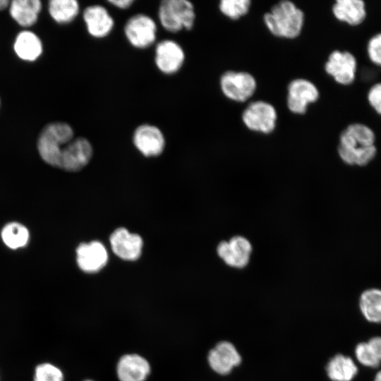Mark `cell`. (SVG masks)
Masks as SVG:
<instances>
[{"instance_id":"obj_1","label":"cell","mask_w":381,"mask_h":381,"mask_svg":"<svg viewBox=\"0 0 381 381\" xmlns=\"http://www.w3.org/2000/svg\"><path fill=\"white\" fill-rule=\"evenodd\" d=\"M304 19L303 11L290 1H279L263 17L270 32L284 39L297 37L303 30Z\"/></svg>"},{"instance_id":"obj_2","label":"cell","mask_w":381,"mask_h":381,"mask_svg":"<svg viewBox=\"0 0 381 381\" xmlns=\"http://www.w3.org/2000/svg\"><path fill=\"white\" fill-rule=\"evenodd\" d=\"M74 138L73 128L67 123H49L42 131L37 141L41 158L48 164L59 168L63 147Z\"/></svg>"},{"instance_id":"obj_3","label":"cell","mask_w":381,"mask_h":381,"mask_svg":"<svg viewBox=\"0 0 381 381\" xmlns=\"http://www.w3.org/2000/svg\"><path fill=\"white\" fill-rule=\"evenodd\" d=\"M157 17L161 26L167 32L177 33L190 30L195 23L193 4L187 0H164L159 3Z\"/></svg>"},{"instance_id":"obj_4","label":"cell","mask_w":381,"mask_h":381,"mask_svg":"<svg viewBox=\"0 0 381 381\" xmlns=\"http://www.w3.org/2000/svg\"><path fill=\"white\" fill-rule=\"evenodd\" d=\"M123 34L132 47L144 50L156 44L157 25L147 14L136 13L126 21Z\"/></svg>"},{"instance_id":"obj_5","label":"cell","mask_w":381,"mask_h":381,"mask_svg":"<svg viewBox=\"0 0 381 381\" xmlns=\"http://www.w3.org/2000/svg\"><path fill=\"white\" fill-rule=\"evenodd\" d=\"M154 63L162 74L172 75L179 73L186 61L182 46L175 40L164 39L155 44Z\"/></svg>"},{"instance_id":"obj_6","label":"cell","mask_w":381,"mask_h":381,"mask_svg":"<svg viewBox=\"0 0 381 381\" xmlns=\"http://www.w3.org/2000/svg\"><path fill=\"white\" fill-rule=\"evenodd\" d=\"M219 85L222 92L226 98L243 102L255 93L257 82L249 73L229 71L221 75Z\"/></svg>"},{"instance_id":"obj_7","label":"cell","mask_w":381,"mask_h":381,"mask_svg":"<svg viewBox=\"0 0 381 381\" xmlns=\"http://www.w3.org/2000/svg\"><path fill=\"white\" fill-rule=\"evenodd\" d=\"M242 121L248 129L269 134L276 128L277 113L270 103L260 100L255 101L244 109Z\"/></svg>"},{"instance_id":"obj_8","label":"cell","mask_w":381,"mask_h":381,"mask_svg":"<svg viewBox=\"0 0 381 381\" xmlns=\"http://www.w3.org/2000/svg\"><path fill=\"white\" fill-rule=\"evenodd\" d=\"M132 141L135 147L146 157L160 155L166 145L165 136L161 128L148 123H141L134 129Z\"/></svg>"},{"instance_id":"obj_9","label":"cell","mask_w":381,"mask_h":381,"mask_svg":"<svg viewBox=\"0 0 381 381\" xmlns=\"http://www.w3.org/2000/svg\"><path fill=\"white\" fill-rule=\"evenodd\" d=\"M320 97L318 87L308 80L294 79L287 87L286 104L293 114H303L308 105L315 102Z\"/></svg>"},{"instance_id":"obj_10","label":"cell","mask_w":381,"mask_h":381,"mask_svg":"<svg viewBox=\"0 0 381 381\" xmlns=\"http://www.w3.org/2000/svg\"><path fill=\"white\" fill-rule=\"evenodd\" d=\"M92 155L93 147L89 140L84 137L73 138L61 150L59 168L78 171L90 162Z\"/></svg>"},{"instance_id":"obj_11","label":"cell","mask_w":381,"mask_h":381,"mask_svg":"<svg viewBox=\"0 0 381 381\" xmlns=\"http://www.w3.org/2000/svg\"><path fill=\"white\" fill-rule=\"evenodd\" d=\"M83 20L88 35L97 40H102L111 35L115 21L107 8L100 4H92L83 11Z\"/></svg>"},{"instance_id":"obj_12","label":"cell","mask_w":381,"mask_h":381,"mask_svg":"<svg viewBox=\"0 0 381 381\" xmlns=\"http://www.w3.org/2000/svg\"><path fill=\"white\" fill-rule=\"evenodd\" d=\"M357 68L356 57L349 52L333 51L325 64L326 73L337 83L347 85L355 80Z\"/></svg>"},{"instance_id":"obj_13","label":"cell","mask_w":381,"mask_h":381,"mask_svg":"<svg viewBox=\"0 0 381 381\" xmlns=\"http://www.w3.org/2000/svg\"><path fill=\"white\" fill-rule=\"evenodd\" d=\"M76 261L79 268L87 273L100 271L108 262V253L99 241L80 243L76 249Z\"/></svg>"},{"instance_id":"obj_14","label":"cell","mask_w":381,"mask_h":381,"mask_svg":"<svg viewBox=\"0 0 381 381\" xmlns=\"http://www.w3.org/2000/svg\"><path fill=\"white\" fill-rule=\"evenodd\" d=\"M109 241L113 252L123 260H136L141 255L143 245L141 236L130 233L123 227L114 231Z\"/></svg>"},{"instance_id":"obj_15","label":"cell","mask_w":381,"mask_h":381,"mask_svg":"<svg viewBox=\"0 0 381 381\" xmlns=\"http://www.w3.org/2000/svg\"><path fill=\"white\" fill-rule=\"evenodd\" d=\"M150 372L149 361L138 353L123 355L116 366V373L119 381H145Z\"/></svg>"},{"instance_id":"obj_16","label":"cell","mask_w":381,"mask_h":381,"mask_svg":"<svg viewBox=\"0 0 381 381\" xmlns=\"http://www.w3.org/2000/svg\"><path fill=\"white\" fill-rule=\"evenodd\" d=\"M210 368L217 373L227 375L241 362V357L235 346L226 341H220L207 356Z\"/></svg>"},{"instance_id":"obj_17","label":"cell","mask_w":381,"mask_h":381,"mask_svg":"<svg viewBox=\"0 0 381 381\" xmlns=\"http://www.w3.org/2000/svg\"><path fill=\"white\" fill-rule=\"evenodd\" d=\"M332 13L341 22L357 25L366 17L365 3L361 0H337L332 6Z\"/></svg>"},{"instance_id":"obj_18","label":"cell","mask_w":381,"mask_h":381,"mask_svg":"<svg viewBox=\"0 0 381 381\" xmlns=\"http://www.w3.org/2000/svg\"><path fill=\"white\" fill-rule=\"evenodd\" d=\"M41 8L39 0H14L11 2L10 14L20 25L28 27L36 23Z\"/></svg>"},{"instance_id":"obj_19","label":"cell","mask_w":381,"mask_h":381,"mask_svg":"<svg viewBox=\"0 0 381 381\" xmlns=\"http://www.w3.org/2000/svg\"><path fill=\"white\" fill-rule=\"evenodd\" d=\"M327 374L332 381H351L358 373V368L349 356L337 354L328 362Z\"/></svg>"},{"instance_id":"obj_20","label":"cell","mask_w":381,"mask_h":381,"mask_svg":"<svg viewBox=\"0 0 381 381\" xmlns=\"http://www.w3.org/2000/svg\"><path fill=\"white\" fill-rule=\"evenodd\" d=\"M14 50L18 56L25 61H35L42 52L40 38L30 31H23L16 38Z\"/></svg>"},{"instance_id":"obj_21","label":"cell","mask_w":381,"mask_h":381,"mask_svg":"<svg viewBox=\"0 0 381 381\" xmlns=\"http://www.w3.org/2000/svg\"><path fill=\"white\" fill-rule=\"evenodd\" d=\"M360 310L370 322L381 323V289L372 288L364 291L359 298Z\"/></svg>"},{"instance_id":"obj_22","label":"cell","mask_w":381,"mask_h":381,"mask_svg":"<svg viewBox=\"0 0 381 381\" xmlns=\"http://www.w3.org/2000/svg\"><path fill=\"white\" fill-rule=\"evenodd\" d=\"M230 252L223 259L224 262L231 267L242 268L249 262L252 246L246 238L237 236L229 241Z\"/></svg>"},{"instance_id":"obj_23","label":"cell","mask_w":381,"mask_h":381,"mask_svg":"<svg viewBox=\"0 0 381 381\" xmlns=\"http://www.w3.org/2000/svg\"><path fill=\"white\" fill-rule=\"evenodd\" d=\"M48 10L51 17L59 24L73 22L80 13V4L75 0H52Z\"/></svg>"},{"instance_id":"obj_24","label":"cell","mask_w":381,"mask_h":381,"mask_svg":"<svg viewBox=\"0 0 381 381\" xmlns=\"http://www.w3.org/2000/svg\"><path fill=\"white\" fill-rule=\"evenodd\" d=\"M1 236L5 245L11 249L25 246L30 237L28 229L18 222H11L5 225Z\"/></svg>"},{"instance_id":"obj_25","label":"cell","mask_w":381,"mask_h":381,"mask_svg":"<svg viewBox=\"0 0 381 381\" xmlns=\"http://www.w3.org/2000/svg\"><path fill=\"white\" fill-rule=\"evenodd\" d=\"M250 5L249 0H222L218 6L224 16L231 20H238L248 13Z\"/></svg>"},{"instance_id":"obj_26","label":"cell","mask_w":381,"mask_h":381,"mask_svg":"<svg viewBox=\"0 0 381 381\" xmlns=\"http://www.w3.org/2000/svg\"><path fill=\"white\" fill-rule=\"evenodd\" d=\"M61 368L51 362H42L34 368L32 381H64Z\"/></svg>"},{"instance_id":"obj_27","label":"cell","mask_w":381,"mask_h":381,"mask_svg":"<svg viewBox=\"0 0 381 381\" xmlns=\"http://www.w3.org/2000/svg\"><path fill=\"white\" fill-rule=\"evenodd\" d=\"M345 130L353 137L359 147L374 145L375 133L368 126L363 123H352Z\"/></svg>"},{"instance_id":"obj_28","label":"cell","mask_w":381,"mask_h":381,"mask_svg":"<svg viewBox=\"0 0 381 381\" xmlns=\"http://www.w3.org/2000/svg\"><path fill=\"white\" fill-rule=\"evenodd\" d=\"M355 355L357 361L365 367L377 368L380 365L381 362L374 355L367 342L357 344Z\"/></svg>"},{"instance_id":"obj_29","label":"cell","mask_w":381,"mask_h":381,"mask_svg":"<svg viewBox=\"0 0 381 381\" xmlns=\"http://www.w3.org/2000/svg\"><path fill=\"white\" fill-rule=\"evenodd\" d=\"M353 156V164L364 166L368 164L376 155L375 145L360 147L352 149Z\"/></svg>"},{"instance_id":"obj_30","label":"cell","mask_w":381,"mask_h":381,"mask_svg":"<svg viewBox=\"0 0 381 381\" xmlns=\"http://www.w3.org/2000/svg\"><path fill=\"white\" fill-rule=\"evenodd\" d=\"M367 52L370 61L381 66V33H377L370 39Z\"/></svg>"},{"instance_id":"obj_31","label":"cell","mask_w":381,"mask_h":381,"mask_svg":"<svg viewBox=\"0 0 381 381\" xmlns=\"http://www.w3.org/2000/svg\"><path fill=\"white\" fill-rule=\"evenodd\" d=\"M368 100L375 111L381 114V83L371 87L368 93Z\"/></svg>"},{"instance_id":"obj_32","label":"cell","mask_w":381,"mask_h":381,"mask_svg":"<svg viewBox=\"0 0 381 381\" xmlns=\"http://www.w3.org/2000/svg\"><path fill=\"white\" fill-rule=\"evenodd\" d=\"M376 358L381 362V337H374L367 342Z\"/></svg>"},{"instance_id":"obj_33","label":"cell","mask_w":381,"mask_h":381,"mask_svg":"<svg viewBox=\"0 0 381 381\" xmlns=\"http://www.w3.org/2000/svg\"><path fill=\"white\" fill-rule=\"evenodd\" d=\"M108 3L112 6L120 9L127 10L135 3L134 0H109Z\"/></svg>"},{"instance_id":"obj_34","label":"cell","mask_w":381,"mask_h":381,"mask_svg":"<svg viewBox=\"0 0 381 381\" xmlns=\"http://www.w3.org/2000/svg\"><path fill=\"white\" fill-rule=\"evenodd\" d=\"M217 252L218 255L224 259L230 252V247L229 242L222 241L219 243L217 248Z\"/></svg>"},{"instance_id":"obj_35","label":"cell","mask_w":381,"mask_h":381,"mask_svg":"<svg viewBox=\"0 0 381 381\" xmlns=\"http://www.w3.org/2000/svg\"><path fill=\"white\" fill-rule=\"evenodd\" d=\"M9 4L8 0H0V11L4 10Z\"/></svg>"},{"instance_id":"obj_36","label":"cell","mask_w":381,"mask_h":381,"mask_svg":"<svg viewBox=\"0 0 381 381\" xmlns=\"http://www.w3.org/2000/svg\"><path fill=\"white\" fill-rule=\"evenodd\" d=\"M374 381H381V370L378 371L374 378Z\"/></svg>"},{"instance_id":"obj_37","label":"cell","mask_w":381,"mask_h":381,"mask_svg":"<svg viewBox=\"0 0 381 381\" xmlns=\"http://www.w3.org/2000/svg\"><path fill=\"white\" fill-rule=\"evenodd\" d=\"M84 381H94V380H85Z\"/></svg>"}]
</instances>
